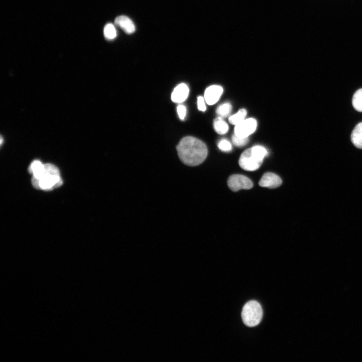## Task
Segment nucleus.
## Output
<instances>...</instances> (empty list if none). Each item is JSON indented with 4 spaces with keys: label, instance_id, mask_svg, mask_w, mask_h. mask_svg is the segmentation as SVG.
<instances>
[{
    "label": "nucleus",
    "instance_id": "obj_1",
    "mask_svg": "<svg viewBox=\"0 0 362 362\" xmlns=\"http://www.w3.org/2000/svg\"><path fill=\"white\" fill-rule=\"evenodd\" d=\"M176 150L180 160L191 166L202 163L208 154L206 144L200 139L192 136L183 138L178 143Z\"/></svg>",
    "mask_w": 362,
    "mask_h": 362
},
{
    "label": "nucleus",
    "instance_id": "obj_2",
    "mask_svg": "<svg viewBox=\"0 0 362 362\" xmlns=\"http://www.w3.org/2000/svg\"><path fill=\"white\" fill-rule=\"evenodd\" d=\"M267 154V151L264 147L254 146L243 152L239 159V164L244 170H256L261 166Z\"/></svg>",
    "mask_w": 362,
    "mask_h": 362
},
{
    "label": "nucleus",
    "instance_id": "obj_3",
    "mask_svg": "<svg viewBox=\"0 0 362 362\" xmlns=\"http://www.w3.org/2000/svg\"><path fill=\"white\" fill-rule=\"evenodd\" d=\"M38 182L39 189L47 191L58 188L62 184L58 169L50 163L44 164V171Z\"/></svg>",
    "mask_w": 362,
    "mask_h": 362
},
{
    "label": "nucleus",
    "instance_id": "obj_4",
    "mask_svg": "<svg viewBox=\"0 0 362 362\" xmlns=\"http://www.w3.org/2000/svg\"><path fill=\"white\" fill-rule=\"evenodd\" d=\"M262 314L260 304L256 301L251 300L244 305L241 312V317L245 325L254 327L260 322Z\"/></svg>",
    "mask_w": 362,
    "mask_h": 362
},
{
    "label": "nucleus",
    "instance_id": "obj_5",
    "mask_svg": "<svg viewBox=\"0 0 362 362\" xmlns=\"http://www.w3.org/2000/svg\"><path fill=\"white\" fill-rule=\"evenodd\" d=\"M228 187L233 192H237L241 189L248 190L252 188L251 180L245 175L233 174L227 180Z\"/></svg>",
    "mask_w": 362,
    "mask_h": 362
},
{
    "label": "nucleus",
    "instance_id": "obj_6",
    "mask_svg": "<svg viewBox=\"0 0 362 362\" xmlns=\"http://www.w3.org/2000/svg\"><path fill=\"white\" fill-rule=\"evenodd\" d=\"M257 126L256 121L253 118L244 119L238 124L235 125L234 134L236 135L248 137L256 130Z\"/></svg>",
    "mask_w": 362,
    "mask_h": 362
},
{
    "label": "nucleus",
    "instance_id": "obj_7",
    "mask_svg": "<svg viewBox=\"0 0 362 362\" xmlns=\"http://www.w3.org/2000/svg\"><path fill=\"white\" fill-rule=\"evenodd\" d=\"M282 184V179L277 174L272 172H266L259 181V185L262 187L275 189Z\"/></svg>",
    "mask_w": 362,
    "mask_h": 362
},
{
    "label": "nucleus",
    "instance_id": "obj_8",
    "mask_svg": "<svg viewBox=\"0 0 362 362\" xmlns=\"http://www.w3.org/2000/svg\"><path fill=\"white\" fill-rule=\"evenodd\" d=\"M223 92V88L220 85H213L209 86L204 94L205 102L209 105H214L219 100Z\"/></svg>",
    "mask_w": 362,
    "mask_h": 362
},
{
    "label": "nucleus",
    "instance_id": "obj_9",
    "mask_svg": "<svg viewBox=\"0 0 362 362\" xmlns=\"http://www.w3.org/2000/svg\"><path fill=\"white\" fill-rule=\"evenodd\" d=\"M189 93L188 85L184 83H180L173 89L171 96V100L174 103H181L187 99Z\"/></svg>",
    "mask_w": 362,
    "mask_h": 362
},
{
    "label": "nucleus",
    "instance_id": "obj_10",
    "mask_svg": "<svg viewBox=\"0 0 362 362\" xmlns=\"http://www.w3.org/2000/svg\"><path fill=\"white\" fill-rule=\"evenodd\" d=\"M115 24L127 34H132L135 31L134 23L126 16H120L117 17L115 20Z\"/></svg>",
    "mask_w": 362,
    "mask_h": 362
},
{
    "label": "nucleus",
    "instance_id": "obj_11",
    "mask_svg": "<svg viewBox=\"0 0 362 362\" xmlns=\"http://www.w3.org/2000/svg\"><path fill=\"white\" fill-rule=\"evenodd\" d=\"M351 140L356 147L362 149V122L357 124L352 130Z\"/></svg>",
    "mask_w": 362,
    "mask_h": 362
},
{
    "label": "nucleus",
    "instance_id": "obj_12",
    "mask_svg": "<svg viewBox=\"0 0 362 362\" xmlns=\"http://www.w3.org/2000/svg\"><path fill=\"white\" fill-rule=\"evenodd\" d=\"M213 127L215 131L219 134H224L228 130L229 127L227 123L221 117L216 118L213 122Z\"/></svg>",
    "mask_w": 362,
    "mask_h": 362
},
{
    "label": "nucleus",
    "instance_id": "obj_13",
    "mask_svg": "<svg viewBox=\"0 0 362 362\" xmlns=\"http://www.w3.org/2000/svg\"><path fill=\"white\" fill-rule=\"evenodd\" d=\"M352 104L355 110L362 112V88L358 89L354 94L352 99Z\"/></svg>",
    "mask_w": 362,
    "mask_h": 362
},
{
    "label": "nucleus",
    "instance_id": "obj_14",
    "mask_svg": "<svg viewBox=\"0 0 362 362\" xmlns=\"http://www.w3.org/2000/svg\"><path fill=\"white\" fill-rule=\"evenodd\" d=\"M104 35L108 40H113L117 37V30L112 23L107 24L104 28Z\"/></svg>",
    "mask_w": 362,
    "mask_h": 362
},
{
    "label": "nucleus",
    "instance_id": "obj_15",
    "mask_svg": "<svg viewBox=\"0 0 362 362\" xmlns=\"http://www.w3.org/2000/svg\"><path fill=\"white\" fill-rule=\"evenodd\" d=\"M231 110V105L229 103H225L218 107L216 113L218 116L225 118L230 115Z\"/></svg>",
    "mask_w": 362,
    "mask_h": 362
},
{
    "label": "nucleus",
    "instance_id": "obj_16",
    "mask_svg": "<svg viewBox=\"0 0 362 362\" xmlns=\"http://www.w3.org/2000/svg\"><path fill=\"white\" fill-rule=\"evenodd\" d=\"M246 114V110L241 109L236 114L231 116L229 118V121L231 124L236 125L245 119Z\"/></svg>",
    "mask_w": 362,
    "mask_h": 362
},
{
    "label": "nucleus",
    "instance_id": "obj_17",
    "mask_svg": "<svg viewBox=\"0 0 362 362\" xmlns=\"http://www.w3.org/2000/svg\"><path fill=\"white\" fill-rule=\"evenodd\" d=\"M248 137H242L234 134L232 136V141L234 145L237 147L245 146L248 142Z\"/></svg>",
    "mask_w": 362,
    "mask_h": 362
},
{
    "label": "nucleus",
    "instance_id": "obj_18",
    "mask_svg": "<svg viewBox=\"0 0 362 362\" xmlns=\"http://www.w3.org/2000/svg\"><path fill=\"white\" fill-rule=\"evenodd\" d=\"M218 147L224 152H229L232 149L231 143L226 139H221L218 143Z\"/></svg>",
    "mask_w": 362,
    "mask_h": 362
},
{
    "label": "nucleus",
    "instance_id": "obj_19",
    "mask_svg": "<svg viewBox=\"0 0 362 362\" xmlns=\"http://www.w3.org/2000/svg\"><path fill=\"white\" fill-rule=\"evenodd\" d=\"M177 112L179 118L181 120H184L186 115V107L183 105H179L177 107Z\"/></svg>",
    "mask_w": 362,
    "mask_h": 362
},
{
    "label": "nucleus",
    "instance_id": "obj_20",
    "mask_svg": "<svg viewBox=\"0 0 362 362\" xmlns=\"http://www.w3.org/2000/svg\"><path fill=\"white\" fill-rule=\"evenodd\" d=\"M205 100L202 96H199L197 99L198 108L200 111L204 112L206 110Z\"/></svg>",
    "mask_w": 362,
    "mask_h": 362
},
{
    "label": "nucleus",
    "instance_id": "obj_21",
    "mask_svg": "<svg viewBox=\"0 0 362 362\" xmlns=\"http://www.w3.org/2000/svg\"><path fill=\"white\" fill-rule=\"evenodd\" d=\"M0 142H1V144H2L3 142V138L2 136L1 137V141Z\"/></svg>",
    "mask_w": 362,
    "mask_h": 362
}]
</instances>
